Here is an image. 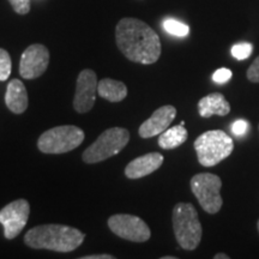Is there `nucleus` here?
I'll return each mask as SVG.
<instances>
[{
	"label": "nucleus",
	"mask_w": 259,
	"mask_h": 259,
	"mask_svg": "<svg viewBox=\"0 0 259 259\" xmlns=\"http://www.w3.org/2000/svg\"><path fill=\"white\" fill-rule=\"evenodd\" d=\"M97 94L107 101L120 102L127 96V87L120 80L105 78L99 82Z\"/></svg>",
	"instance_id": "nucleus-16"
},
{
	"label": "nucleus",
	"mask_w": 259,
	"mask_h": 259,
	"mask_svg": "<svg viewBox=\"0 0 259 259\" xmlns=\"http://www.w3.org/2000/svg\"><path fill=\"white\" fill-rule=\"evenodd\" d=\"M174 234L178 244L186 251H193L202 240L203 229L198 212L191 203H178L171 215Z\"/></svg>",
	"instance_id": "nucleus-3"
},
{
	"label": "nucleus",
	"mask_w": 259,
	"mask_h": 259,
	"mask_svg": "<svg viewBox=\"0 0 259 259\" xmlns=\"http://www.w3.org/2000/svg\"><path fill=\"white\" fill-rule=\"evenodd\" d=\"M97 85L99 80L93 70H83L78 74L73 99V107L77 112L87 113L93 108L96 101Z\"/></svg>",
	"instance_id": "nucleus-11"
},
{
	"label": "nucleus",
	"mask_w": 259,
	"mask_h": 259,
	"mask_svg": "<svg viewBox=\"0 0 259 259\" xmlns=\"http://www.w3.org/2000/svg\"><path fill=\"white\" fill-rule=\"evenodd\" d=\"M213 259H229V255L225 253H218L213 255Z\"/></svg>",
	"instance_id": "nucleus-26"
},
{
	"label": "nucleus",
	"mask_w": 259,
	"mask_h": 259,
	"mask_svg": "<svg viewBox=\"0 0 259 259\" xmlns=\"http://www.w3.org/2000/svg\"><path fill=\"white\" fill-rule=\"evenodd\" d=\"M177 116V108L174 106L167 105L157 108L153 115L145 120L138 130V134L142 138L147 139L161 135L169 127L171 121Z\"/></svg>",
	"instance_id": "nucleus-12"
},
{
	"label": "nucleus",
	"mask_w": 259,
	"mask_h": 259,
	"mask_svg": "<svg viewBox=\"0 0 259 259\" xmlns=\"http://www.w3.org/2000/svg\"><path fill=\"white\" fill-rule=\"evenodd\" d=\"M248 130V122L246 120H236L233 122L232 125V132L234 134L236 137H241L244 136Z\"/></svg>",
	"instance_id": "nucleus-24"
},
{
	"label": "nucleus",
	"mask_w": 259,
	"mask_h": 259,
	"mask_svg": "<svg viewBox=\"0 0 259 259\" xmlns=\"http://www.w3.org/2000/svg\"><path fill=\"white\" fill-rule=\"evenodd\" d=\"M198 162L204 167H213L233 153V139L221 130H211L194 141Z\"/></svg>",
	"instance_id": "nucleus-4"
},
{
	"label": "nucleus",
	"mask_w": 259,
	"mask_h": 259,
	"mask_svg": "<svg viewBox=\"0 0 259 259\" xmlns=\"http://www.w3.org/2000/svg\"><path fill=\"white\" fill-rule=\"evenodd\" d=\"M257 229H258V233H259V220H258V222H257Z\"/></svg>",
	"instance_id": "nucleus-28"
},
{
	"label": "nucleus",
	"mask_w": 259,
	"mask_h": 259,
	"mask_svg": "<svg viewBox=\"0 0 259 259\" xmlns=\"http://www.w3.org/2000/svg\"><path fill=\"white\" fill-rule=\"evenodd\" d=\"M14 11L18 15H27L30 11V0H8Z\"/></svg>",
	"instance_id": "nucleus-21"
},
{
	"label": "nucleus",
	"mask_w": 259,
	"mask_h": 259,
	"mask_svg": "<svg viewBox=\"0 0 259 259\" xmlns=\"http://www.w3.org/2000/svg\"><path fill=\"white\" fill-rule=\"evenodd\" d=\"M50 64V51L41 44L30 45L23 52L19 63V74L24 79H35L46 72Z\"/></svg>",
	"instance_id": "nucleus-10"
},
{
	"label": "nucleus",
	"mask_w": 259,
	"mask_h": 259,
	"mask_svg": "<svg viewBox=\"0 0 259 259\" xmlns=\"http://www.w3.org/2000/svg\"><path fill=\"white\" fill-rule=\"evenodd\" d=\"M130 132L124 127H112L99 136L94 143L84 150L83 161L88 164L97 163L115 156L127 145Z\"/></svg>",
	"instance_id": "nucleus-5"
},
{
	"label": "nucleus",
	"mask_w": 259,
	"mask_h": 259,
	"mask_svg": "<svg viewBox=\"0 0 259 259\" xmlns=\"http://www.w3.org/2000/svg\"><path fill=\"white\" fill-rule=\"evenodd\" d=\"M246 76L250 82L252 83H259V56L253 60L251 66L248 67Z\"/></svg>",
	"instance_id": "nucleus-23"
},
{
	"label": "nucleus",
	"mask_w": 259,
	"mask_h": 259,
	"mask_svg": "<svg viewBox=\"0 0 259 259\" xmlns=\"http://www.w3.org/2000/svg\"><path fill=\"white\" fill-rule=\"evenodd\" d=\"M163 28L168 34L174 35V36H179V37H184L187 36L190 32V27L189 25L181 23V22L177 21V19L173 18H168L163 22Z\"/></svg>",
	"instance_id": "nucleus-18"
},
{
	"label": "nucleus",
	"mask_w": 259,
	"mask_h": 259,
	"mask_svg": "<svg viewBox=\"0 0 259 259\" xmlns=\"http://www.w3.org/2000/svg\"><path fill=\"white\" fill-rule=\"evenodd\" d=\"M83 141V130L73 125H63L44 132L37 141V148L44 154H65L78 148Z\"/></svg>",
	"instance_id": "nucleus-6"
},
{
	"label": "nucleus",
	"mask_w": 259,
	"mask_h": 259,
	"mask_svg": "<svg viewBox=\"0 0 259 259\" xmlns=\"http://www.w3.org/2000/svg\"><path fill=\"white\" fill-rule=\"evenodd\" d=\"M190 186L204 211L213 215L221 210V178L211 173H199L191 179Z\"/></svg>",
	"instance_id": "nucleus-7"
},
{
	"label": "nucleus",
	"mask_w": 259,
	"mask_h": 259,
	"mask_svg": "<svg viewBox=\"0 0 259 259\" xmlns=\"http://www.w3.org/2000/svg\"><path fill=\"white\" fill-rule=\"evenodd\" d=\"M177 257H163L162 259H176Z\"/></svg>",
	"instance_id": "nucleus-27"
},
{
	"label": "nucleus",
	"mask_w": 259,
	"mask_h": 259,
	"mask_svg": "<svg viewBox=\"0 0 259 259\" xmlns=\"http://www.w3.org/2000/svg\"><path fill=\"white\" fill-rule=\"evenodd\" d=\"M85 234L79 229L64 225H41L29 229L24 235L25 245L37 250L72 252L83 244Z\"/></svg>",
	"instance_id": "nucleus-2"
},
{
	"label": "nucleus",
	"mask_w": 259,
	"mask_h": 259,
	"mask_svg": "<svg viewBox=\"0 0 259 259\" xmlns=\"http://www.w3.org/2000/svg\"><path fill=\"white\" fill-rule=\"evenodd\" d=\"M109 229L119 238L134 242H145L150 239L149 226L138 216L116 213L108 220Z\"/></svg>",
	"instance_id": "nucleus-8"
},
{
	"label": "nucleus",
	"mask_w": 259,
	"mask_h": 259,
	"mask_svg": "<svg viewBox=\"0 0 259 259\" xmlns=\"http://www.w3.org/2000/svg\"><path fill=\"white\" fill-rule=\"evenodd\" d=\"M115 41L119 51L134 63L150 65L160 59V37L141 19H120L115 28Z\"/></svg>",
	"instance_id": "nucleus-1"
},
{
	"label": "nucleus",
	"mask_w": 259,
	"mask_h": 259,
	"mask_svg": "<svg viewBox=\"0 0 259 259\" xmlns=\"http://www.w3.org/2000/svg\"><path fill=\"white\" fill-rule=\"evenodd\" d=\"M232 71L229 69H226V67H222V69L216 70L212 74V80L215 83L219 84H223L226 83L227 80H229L232 78Z\"/></svg>",
	"instance_id": "nucleus-22"
},
{
	"label": "nucleus",
	"mask_w": 259,
	"mask_h": 259,
	"mask_svg": "<svg viewBox=\"0 0 259 259\" xmlns=\"http://www.w3.org/2000/svg\"><path fill=\"white\" fill-rule=\"evenodd\" d=\"M198 112L202 118H210L212 115L225 116L231 112V105L221 93H212L199 100Z\"/></svg>",
	"instance_id": "nucleus-15"
},
{
	"label": "nucleus",
	"mask_w": 259,
	"mask_h": 259,
	"mask_svg": "<svg viewBox=\"0 0 259 259\" xmlns=\"http://www.w3.org/2000/svg\"><path fill=\"white\" fill-rule=\"evenodd\" d=\"M115 257L112 254H92L87 257H80V259H114Z\"/></svg>",
	"instance_id": "nucleus-25"
},
{
	"label": "nucleus",
	"mask_w": 259,
	"mask_h": 259,
	"mask_svg": "<svg viewBox=\"0 0 259 259\" xmlns=\"http://www.w3.org/2000/svg\"><path fill=\"white\" fill-rule=\"evenodd\" d=\"M5 103L15 114H22L27 111L28 93L23 82L16 78L10 80L5 94Z\"/></svg>",
	"instance_id": "nucleus-14"
},
{
	"label": "nucleus",
	"mask_w": 259,
	"mask_h": 259,
	"mask_svg": "<svg viewBox=\"0 0 259 259\" xmlns=\"http://www.w3.org/2000/svg\"><path fill=\"white\" fill-rule=\"evenodd\" d=\"M30 205L25 199H17L11 202L0 210V223L4 227L6 239L12 240L21 234L27 225Z\"/></svg>",
	"instance_id": "nucleus-9"
},
{
	"label": "nucleus",
	"mask_w": 259,
	"mask_h": 259,
	"mask_svg": "<svg viewBox=\"0 0 259 259\" xmlns=\"http://www.w3.org/2000/svg\"><path fill=\"white\" fill-rule=\"evenodd\" d=\"M163 163V155L160 153H149L132 160L125 168V176L128 179H141L150 176Z\"/></svg>",
	"instance_id": "nucleus-13"
},
{
	"label": "nucleus",
	"mask_w": 259,
	"mask_h": 259,
	"mask_svg": "<svg viewBox=\"0 0 259 259\" xmlns=\"http://www.w3.org/2000/svg\"><path fill=\"white\" fill-rule=\"evenodd\" d=\"M187 136L189 134L184 125L180 124L173 126V127H168L158 137V145L164 150H171V149H176L185 143Z\"/></svg>",
	"instance_id": "nucleus-17"
},
{
	"label": "nucleus",
	"mask_w": 259,
	"mask_h": 259,
	"mask_svg": "<svg viewBox=\"0 0 259 259\" xmlns=\"http://www.w3.org/2000/svg\"><path fill=\"white\" fill-rule=\"evenodd\" d=\"M253 47L248 42H242V44H236L232 47V56L238 60H245L252 54Z\"/></svg>",
	"instance_id": "nucleus-20"
},
{
	"label": "nucleus",
	"mask_w": 259,
	"mask_h": 259,
	"mask_svg": "<svg viewBox=\"0 0 259 259\" xmlns=\"http://www.w3.org/2000/svg\"><path fill=\"white\" fill-rule=\"evenodd\" d=\"M12 61L9 52L0 48V80H6L11 74Z\"/></svg>",
	"instance_id": "nucleus-19"
}]
</instances>
